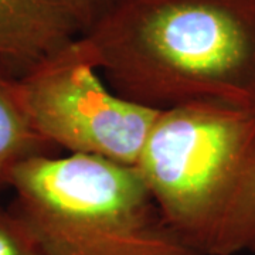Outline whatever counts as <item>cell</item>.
<instances>
[{"instance_id":"8","label":"cell","mask_w":255,"mask_h":255,"mask_svg":"<svg viewBox=\"0 0 255 255\" xmlns=\"http://www.w3.org/2000/svg\"><path fill=\"white\" fill-rule=\"evenodd\" d=\"M77 18L81 36L91 30L110 11L118 0H64Z\"/></svg>"},{"instance_id":"2","label":"cell","mask_w":255,"mask_h":255,"mask_svg":"<svg viewBox=\"0 0 255 255\" xmlns=\"http://www.w3.org/2000/svg\"><path fill=\"white\" fill-rule=\"evenodd\" d=\"M136 170L186 246L255 253V112L197 102L160 112Z\"/></svg>"},{"instance_id":"5","label":"cell","mask_w":255,"mask_h":255,"mask_svg":"<svg viewBox=\"0 0 255 255\" xmlns=\"http://www.w3.org/2000/svg\"><path fill=\"white\" fill-rule=\"evenodd\" d=\"M80 36L64 0H0V63L21 75Z\"/></svg>"},{"instance_id":"6","label":"cell","mask_w":255,"mask_h":255,"mask_svg":"<svg viewBox=\"0 0 255 255\" xmlns=\"http://www.w3.org/2000/svg\"><path fill=\"white\" fill-rule=\"evenodd\" d=\"M57 149L37 130L28 114L20 75L0 63V191L11 187L18 166Z\"/></svg>"},{"instance_id":"1","label":"cell","mask_w":255,"mask_h":255,"mask_svg":"<svg viewBox=\"0 0 255 255\" xmlns=\"http://www.w3.org/2000/svg\"><path fill=\"white\" fill-rule=\"evenodd\" d=\"M81 38L128 100L255 112V0H118Z\"/></svg>"},{"instance_id":"7","label":"cell","mask_w":255,"mask_h":255,"mask_svg":"<svg viewBox=\"0 0 255 255\" xmlns=\"http://www.w3.org/2000/svg\"><path fill=\"white\" fill-rule=\"evenodd\" d=\"M0 255H46L26 224L10 207L0 206Z\"/></svg>"},{"instance_id":"4","label":"cell","mask_w":255,"mask_h":255,"mask_svg":"<svg viewBox=\"0 0 255 255\" xmlns=\"http://www.w3.org/2000/svg\"><path fill=\"white\" fill-rule=\"evenodd\" d=\"M20 81L37 130L68 155L136 167L162 112L102 81L81 36L20 75Z\"/></svg>"},{"instance_id":"3","label":"cell","mask_w":255,"mask_h":255,"mask_svg":"<svg viewBox=\"0 0 255 255\" xmlns=\"http://www.w3.org/2000/svg\"><path fill=\"white\" fill-rule=\"evenodd\" d=\"M10 209L46 255H200L164 220L136 167L84 155L18 166Z\"/></svg>"}]
</instances>
